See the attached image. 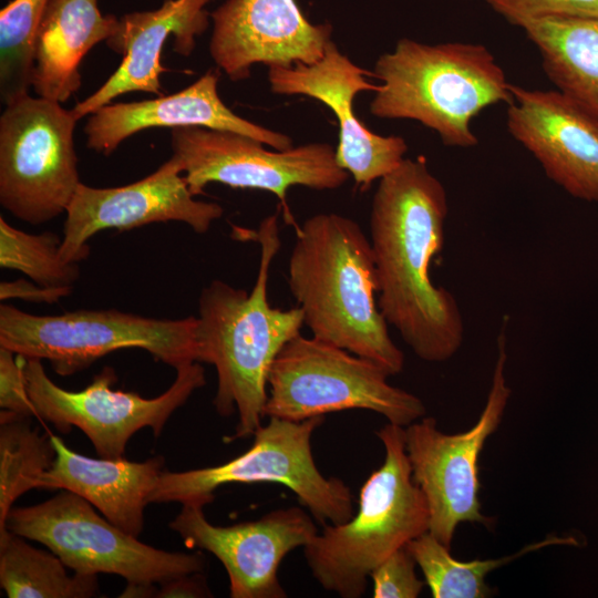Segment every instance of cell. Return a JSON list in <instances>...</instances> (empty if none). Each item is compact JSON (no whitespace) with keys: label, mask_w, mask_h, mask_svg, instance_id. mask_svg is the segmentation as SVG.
<instances>
[{"label":"cell","mask_w":598,"mask_h":598,"mask_svg":"<svg viewBox=\"0 0 598 598\" xmlns=\"http://www.w3.org/2000/svg\"><path fill=\"white\" fill-rule=\"evenodd\" d=\"M447 213L443 184L419 156L404 158L379 181L369 219L378 307L426 362L447 361L464 340L455 297L430 276L432 260L443 249Z\"/></svg>","instance_id":"6da1fadb"},{"label":"cell","mask_w":598,"mask_h":598,"mask_svg":"<svg viewBox=\"0 0 598 598\" xmlns=\"http://www.w3.org/2000/svg\"><path fill=\"white\" fill-rule=\"evenodd\" d=\"M233 230L260 245L256 282L250 292L220 279L204 287L196 342L198 362L214 365L217 372L216 411L226 417L238 414L236 439L254 435L262 425L271 364L283 346L300 333L303 313L299 307L283 310L268 301L269 270L281 247L277 214L264 218L257 231Z\"/></svg>","instance_id":"7a4b0ae2"},{"label":"cell","mask_w":598,"mask_h":598,"mask_svg":"<svg viewBox=\"0 0 598 598\" xmlns=\"http://www.w3.org/2000/svg\"><path fill=\"white\" fill-rule=\"evenodd\" d=\"M287 281L312 337L378 363L389 375L403 370L404 353L374 297L371 244L357 221L326 213L296 227Z\"/></svg>","instance_id":"3957f363"},{"label":"cell","mask_w":598,"mask_h":598,"mask_svg":"<svg viewBox=\"0 0 598 598\" xmlns=\"http://www.w3.org/2000/svg\"><path fill=\"white\" fill-rule=\"evenodd\" d=\"M372 76L382 83L370 103L371 114L417 121L446 146H475L473 117L513 99L503 69L481 44L430 45L404 38L379 56Z\"/></svg>","instance_id":"277c9868"},{"label":"cell","mask_w":598,"mask_h":598,"mask_svg":"<svg viewBox=\"0 0 598 598\" xmlns=\"http://www.w3.org/2000/svg\"><path fill=\"white\" fill-rule=\"evenodd\" d=\"M384 460L363 483L358 511L346 523L324 524L303 547L313 578L342 598H359L371 571L393 551L429 532L425 496L412 478L404 427L377 432Z\"/></svg>","instance_id":"5b68a950"},{"label":"cell","mask_w":598,"mask_h":598,"mask_svg":"<svg viewBox=\"0 0 598 598\" xmlns=\"http://www.w3.org/2000/svg\"><path fill=\"white\" fill-rule=\"evenodd\" d=\"M195 316L157 319L116 309H81L38 316L0 306V347L49 360L60 375L89 368L121 350L142 349L175 370L198 362Z\"/></svg>","instance_id":"8992f818"},{"label":"cell","mask_w":598,"mask_h":598,"mask_svg":"<svg viewBox=\"0 0 598 598\" xmlns=\"http://www.w3.org/2000/svg\"><path fill=\"white\" fill-rule=\"evenodd\" d=\"M324 416L303 421L269 417L254 433L251 446L223 464L182 471H163L148 503L178 502L207 505L214 491L228 484L276 483L296 495L299 504L322 525L342 524L354 514L349 486L326 477L316 465L311 437Z\"/></svg>","instance_id":"52a82bcc"},{"label":"cell","mask_w":598,"mask_h":598,"mask_svg":"<svg viewBox=\"0 0 598 598\" xmlns=\"http://www.w3.org/2000/svg\"><path fill=\"white\" fill-rule=\"evenodd\" d=\"M378 363L301 333L289 340L268 375L264 416L303 421L344 410H368L405 427L425 416L423 401L391 385Z\"/></svg>","instance_id":"ba28073f"},{"label":"cell","mask_w":598,"mask_h":598,"mask_svg":"<svg viewBox=\"0 0 598 598\" xmlns=\"http://www.w3.org/2000/svg\"><path fill=\"white\" fill-rule=\"evenodd\" d=\"M80 495L62 489L40 504L12 507L6 528L47 546L76 574H114L132 585H159L202 571V553L166 551L124 532Z\"/></svg>","instance_id":"9c48e42d"},{"label":"cell","mask_w":598,"mask_h":598,"mask_svg":"<svg viewBox=\"0 0 598 598\" xmlns=\"http://www.w3.org/2000/svg\"><path fill=\"white\" fill-rule=\"evenodd\" d=\"M506 326L507 318L497 338L486 403L475 424L467 431L448 434L437 429L434 417L423 416L404 427L412 478L423 492L430 512L429 532L447 547L460 524H494V518L482 513L478 461L486 440L499 426L512 394L505 371Z\"/></svg>","instance_id":"30bf717a"},{"label":"cell","mask_w":598,"mask_h":598,"mask_svg":"<svg viewBox=\"0 0 598 598\" xmlns=\"http://www.w3.org/2000/svg\"><path fill=\"white\" fill-rule=\"evenodd\" d=\"M61 103L29 94L0 116V204L39 225L66 212L79 185L74 128Z\"/></svg>","instance_id":"8fae6325"},{"label":"cell","mask_w":598,"mask_h":598,"mask_svg":"<svg viewBox=\"0 0 598 598\" xmlns=\"http://www.w3.org/2000/svg\"><path fill=\"white\" fill-rule=\"evenodd\" d=\"M264 145L230 131L202 126L171 131V157L179 164L194 196L203 194L210 183L266 190L281 202L285 219L290 224L293 220L286 204L290 187L336 189L349 178L330 144L310 143L285 151H269Z\"/></svg>","instance_id":"7c38bea8"},{"label":"cell","mask_w":598,"mask_h":598,"mask_svg":"<svg viewBox=\"0 0 598 598\" xmlns=\"http://www.w3.org/2000/svg\"><path fill=\"white\" fill-rule=\"evenodd\" d=\"M24 374L35 416L69 433L79 427L90 439L100 457L121 458L130 439L151 427L159 436L168 419L206 383L199 362L176 370L173 384L161 395L146 399L135 392L114 390L116 374L110 367L94 375L80 391L56 385L41 359L25 358Z\"/></svg>","instance_id":"4fadbf2b"},{"label":"cell","mask_w":598,"mask_h":598,"mask_svg":"<svg viewBox=\"0 0 598 598\" xmlns=\"http://www.w3.org/2000/svg\"><path fill=\"white\" fill-rule=\"evenodd\" d=\"M182 173L171 157L148 176L125 186L97 188L81 183L65 212L62 259H85L89 239L106 229L130 230L153 223L181 221L197 234L208 231L224 208L194 199Z\"/></svg>","instance_id":"5bb4252c"},{"label":"cell","mask_w":598,"mask_h":598,"mask_svg":"<svg viewBox=\"0 0 598 598\" xmlns=\"http://www.w3.org/2000/svg\"><path fill=\"white\" fill-rule=\"evenodd\" d=\"M204 505L186 503L169 523L189 548L213 554L229 578L231 598H285L278 569L287 554L305 547L318 533L312 517L301 507L271 511L256 520L215 526Z\"/></svg>","instance_id":"9a60e30c"},{"label":"cell","mask_w":598,"mask_h":598,"mask_svg":"<svg viewBox=\"0 0 598 598\" xmlns=\"http://www.w3.org/2000/svg\"><path fill=\"white\" fill-rule=\"evenodd\" d=\"M372 72L354 64L331 40L311 64L269 66L270 90L282 95H307L327 105L337 116L339 142L336 157L362 190L394 171L405 158L408 145L401 136L370 131L354 114L353 100L362 91H377L367 81Z\"/></svg>","instance_id":"2e32d148"},{"label":"cell","mask_w":598,"mask_h":598,"mask_svg":"<svg viewBox=\"0 0 598 598\" xmlns=\"http://www.w3.org/2000/svg\"><path fill=\"white\" fill-rule=\"evenodd\" d=\"M210 19L209 53L233 81L247 79L255 63H315L331 41V24L311 23L296 0H226Z\"/></svg>","instance_id":"e0dca14e"},{"label":"cell","mask_w":598,"mask_h":598,"mask_svg":"<svg viewBox=\"0 0 598 598\" xmlns=\"http://www.w3.org/2000/svg\"><path fill=\"white\" fill-rule=\"evenodd\" d=\"M507 127L571 196L598 202V114L561 92L511 84Z\"/></svg>","instance_id":"ac0fdd59"},{"label":"cell","mask_w":598,"mask_h":598,"mask_svg":"<svg viewBox=\"0 0 598 598\" xmlns=\"http://www.w3.org/2000/svg\"><path fill=\"white\" fill-rule=\"evenodd\" d=\"M212 0H164L152 11L130 12L118 18L115 33L105 42L123 55L117 70L85 100L71 110L79 121L117 96L141 91L157 96L161 92L159 75L165 71L161 55L168 38L174 37L175 52L189 56L196 37L209 24L210 13L205 6Z\"/></svg>","instance_id":"d6986e66"},{"label":"cell","mask_w":598,"mask_h":598,"mask_svg":"<svg viewBox=\"0 0 598 598\" xmlns=\"http://www.w3.org/2000/svg\"><path fill=\"white\" fill-rule=\"evenodd\" d=\"M217 85L218 75L208 71L186 89L171 95L106 104L86 121L83 128L86 146L110 155L124 140L143 130L202 126L239 133L278 151L292 147L288 135L235 114L219 97Z\"/></svg>","instance_id":"ffe728a7"},{"label":"cell","mask_w":598,"mask_h":598,"mask_svg":"<svg viewBox=\"0 0 598 598\" xmlns=\"http://www.w3.org/2000/svg\"><path fill=\"white\" fill-rule=\"evenodd\" d=\"M51 441L55 458L39 488L73 492L115 526L138 537L150 494L164 471V458L156 456L143 462L92 458L72 451L56 435H51Z\"/></svg>","instance_id":"44dd1931"},{"label":"cell","mask_w":598,"mask_h":598,"mask_svg":"<svg viewBox=\"0 0 598 598\" xmlns=\"http://www.w3.org/2000/svg\"><path fill=\"white\" fill-rule=\"evenodd\" d=\"M118 25L102 14L97 0H49L34 39L31 87L40 97L66 102L81 86L79 65Z\"/></svg>","instance_id":"7402d4cb"},{"label":"cell","mask_w":598,"mask_h":598,"mask_svg":"<svg viewBox=\"0 0 598 598\" xmlns=\"http://www.w3.org/2000/svg\"><path fill=\"white\" fill-rule=\"evenodd\" d=\"M524 30L558 91L598 114V17H546Z\"/></svg>","instance_id":"603a6c76"},{"label":"cell","mask_w":598,"mask_h":598,"mask_svg":"<svg viewBox=\"0 0 598 598\" xmlns=\"http://www.w3.org/2000/svg\"><path fill=\"white\" fill-rule=\"evenodd\" d=\"M6 528L0 532V585L8 598H90L97 594L95 575L66 573L54 554L31 546Z\"/></svg>","instance_id":"cb8c5ba5"},{"label":"cell","mask_w":598,"mask_h":598,"mask_svg":"<svg viewBox=\"0 0 598 598\" xmlns=\"http://www.w3.org/2000/svg\"><path fill=\"white\" fill-rule=\"evenodd\" d=\"M568 538L548 536L529 544L513 555L462 561L451 554V547L442 544L430 532L406 544L416 565L423 573L424 581L434 598H485L494 590L485 578L491 571L540 548L569 544Z\"/></svg>","instance_id":"d4e9b609"},{"label":"cell","mask_w":598,"mask_h":598,"mask_svg":"<svg viewBox=\"0 0 598 598\" xmlns=\"http://www.w3.org/2000/svg\"><path fill=\"white\" fill-rule=\"evenodd\" d=\"M29 419L4 410L0 413V532L14 502L39 488L55 458L51 435L32 427Z\"/></svg>","instance_id":"484cf974"},{"label":"cell","mask_w":598,"mask_h":598,"mask_svg":"<svg viewBox=\"0 0 598 598\" xmlns=\"http://www.w3.org/2000/svg\"><path fill=\"white\" fill-rule=\"evenodd\" d=\"M49 0H12L0 11V96L4 105L29 94L34 39Z\"/></svg>","instance_id":"4316f807"},{"label":"cell","mask_w":598,"mask_h":598,"mask_svg":"<svg viewBox=\"0 0 598 598\" xmlns=\"http://www.w3.org/2000/svg\"><path fill=\"white\" fill-rule=\"evenodd\" d=\"M62 238L51 231L29 234L0 217V266L18 270L50 288H73L80 277L79 262L61 257Z\"/></svg>","instance_id":"83f0119b"},{"label":"cell","mask_w":598,"mask_h":598,"mask_svg":"<svg viewBox=\"0 0 598 598\" xmlns=\"http://www.w3.org/2000/svg\"><path fill=\"white\" fill-rule=\"evenodd\" d=\"M508 22L527 23L555 16L598 17V0H485Z\"/></svg>","instance_id":"f1b7e54d"},{"label":"cell","mask_w":598,"mask_h":598,"mask_svg":"<svg viewBox=\"0 0 598 598\" xmlns=\"http://www.w3.org/2000/svg\"><path fill=\"white\" fill-rule=\"evenodd\" d=\"M416 563L404 546L393 551L370 574L374 598H416L425 581L415 573Z\"/></svg>","instance_id":"f546056e"},{"label":"cell","mask_w":598,"mask_h":598,"mask_svg":"<svg viewBox=\"0 0 598 598\" xmlns=\"http://www.w3.org/2000/svg\"><path fill=\"white\" fill-rule=\"evenodd\" d=\"M25 357L0 347V408L18 416L35 415L24 374Z\"/></svg>","instance_id":"4dcf8cb0"},{"label":"cell","mask_w":598,"mask_h":598,"mask_svg":"<svg viewBox=\"0 0 598 598\" xmlns=\"http://www.w3.org/2000/svg\"><path fill=\"white\" fill-rule=\"evenodd\" d=\"M73 288H50L34 281L18 279L0 283L1 300L21 299L31 302H56L69 296Z\"/></svg>","instance_id":"1f68e13d"},{"label":"cell","mask_w":598,"mask_h":598,"mask_svg":"<svg viewBox=\"0 0 598 598\" xmlns=\"http://www.w3.org/2000/svg\"><path fill=\"white\" fill-rule=\"evenodd\" d=\"M206 578L202 571L179 576L159 584L155 597L176 598V597H212Z\"/></svg>","instance_id":"d6a6232c"}]
</instances>
